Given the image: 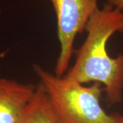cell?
I'll list each match as a JSON object with an SVG mask.
<instances>
[{
    "label": "cell",
    "mask_w": 123,
    "mask_h": 123,
    "mask_svg": "<svg viewBox=\"0 0 123 123\" xmlns=\"http://www.w3.org/2000/svg\"><path fill=\"white\" fill-rule=\"evenodd\" d=\"M1 13V4H0V14Z\"/></svg>",
    "instance_id": "obj_7"
},
{
    "label": "cell",
    "mask_w": 123,
    "mask_h": 123,
    "mask_svg": "<svg viewBox=\"0 0 123 123\" xmlns=\"http://www.w3.org/2000/svg\"><path fill=\"white\" fill-rule=\"evenodd\" d=\"M53 6L57 18V38L60 53L55 75L64 76L75 52L77 36L86 31L88 21L99 8L98 0H48Z\"/></svg>",
    "instance_id": "obj_3"
},
{
    "label": "cell",
    "mask_w": 123,
    "mask_h": 123,
    "mask_svg": "<svg viewBox=\"0 0 123 123\" xmlns=\"http://www.w3.org/2000/svg\"><path fill=\"white\" fill-rule=\"evenodd\" d=\"M107 4L119 10L123 11V0H107Z\"/></svg>",
    "instance_id": "obj_6"
},
{
    "label": "cell",
    "mask_w": 123,
    "mask_h": 123,
    "mask_svg": "<svg viewBox=\"0 0 123 123\" xmlns=\"http://www.w3.org/2000/svg\"><path fill=\"white\" fill-rule=\"evenodd\" d=\"M59 123H123V116L108 114L101 105L104 88L99 83L86 86L59 77L34 64Z\"/></svg>",
    "instance_id": "obj_2"
},
{
    "label": "cell",
    "mask_w": 123,
    "mask_h": 123,
    "mask_svg": "<svg viewBox=\"0 0 123 123\" xmlns=\"http://www.w3.org/2000/svg\"><path fill=\"white\" fill-rule=\"evenodd\" d=\"M20 123H59L49 97L40 83L23 112Z\"/></svg>",
    "instance_id": "obj_5"
},
{
    "label": "cell",
    "mask_w": 123,
    "mask_h": 123,
    "mask_svg": "<svg viewBox=\"0 0 123 123\" xmlns=\"http://www.w3.org/2000/svg\"><path fill=\"white\" fill-rule=\"evenodd\" d=\"M36 86L0 77V123H20Z\"/></svg>",
    "instance_id": "obj_4"
},
{
    "label": "cell",
    "mask_w": 123,
    "mask_h": 123,
    "mask_svg": "<svg viewBox=\"0 0 123 123\" xmlns=\"http://www.w3.org/2000/svg\"><path fill=\"white\" fill-rule=\"evenodd\" d=\"M86 31V40L64 77L81 84L99 83L104 86L107 103H118L123 98V54L110 57L107 43L116 32L123 31V11L106 4L92 15Z\"/></svg>",
    "instance_id": "obj_1"
}]
</instances>
